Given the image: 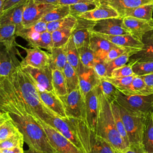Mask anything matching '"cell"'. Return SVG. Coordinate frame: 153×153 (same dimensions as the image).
Segmentation results:
<instances>
[{
	"label": "cell",
	"instance_id": "cell-3",
	"mask_svg": "<svg viewBox=\"0 0 153 153\" xmlns=\"http://www.w3.org/2000/svg\"><path fill=\"white\" fill-rule=\"evenodd\" d=\"M96 134L109 142L115 150L121 151L127 148L116 128L110 102L105 97L99 87Z\"/></svg>",
	"mask_w": 153,
	"mask_h": 153
},
{
	"label": "cell",
	"instance_id": "cell-54",
	"mask_svg": "<svg viewBox=\"0 0 153 153\" xmlns=\"http://www.w3.org/2000/svg\"><path fill=\"white\" fill-rule=\"evenodd\" d=\"M23 146H17L9 149H1L0 153H23Z\"/></svg>",
	"mask_w": 153,
	"mask_h": 153
},
{
	"label": "cell",
	"instance_id": "cell-23",
	"mask_svg": "<svg viewBox=\"0 0 153 153\" xmlns=\"http://www.w3.org/2000/svg\"><path fill=\"white\" fill-rule=\"evenodd\" d=\"M118 17L120 16L114 8L106 4L99 1V4L96 8L91 11L82 14L79 17L93 21H98L108 18Z\"/></svg>",
	"mask_w": 153,
	"mask_h": 153
},
{
	"label": "cell",
	"instance_id": "cell-13",
	"mask_svg": "<svg viewBox=\"0 0 153 153\" xmlns=\"http://www.w3.org/2000/svg\"><path fill=\"white\" fill-rule=\"evenodd\" d=\"M123 27L133 38L141 41L143 35L153 30V19L145 20L133 17L123 18Z\"/></svg>",
	"mask_w": 153,
	"mask_h": 153
},
{
	"label": "cell",
	"instance_id": "cell-31",
	"mask_svg": "<svg viewBox=\"0 0 153 153\" xmlns=\"http://www.w3.org/2000/svg\"><path fill=\"white\" fill-rule=\"evenodd\" d=\"M52 85L54 92L59 97H62L68 94L66 80L63 71L52 70Z\"/></svg>",
	"mask_w": 153,
	"mask_h": 153
},
{
	"label": "cell",
	"instance_id": "cell-7",
	"mask_svg": "<svg viewBox=\"0 0 153 153\" xmlns=\"http://www.w3.org/2000/svg\"><path fill=\"white\" fill-rule=\"evenodd\" d=\"M44 130L55 153H84L72 142L41 120H35Z\"/></svg>",
	"mask_w": 153,
	"mask_h": 153
},
{
	"label": "cell",
	"instance_id": "cell-60",
	"mask_svg": "<svg viewBox=\"0 0 153 153\" xmlns=\"http://www.w3.org/2000/svg\"><path fill=\"white\" fill-rule=\"evenodd\" d=\"M4 1H6V0H4Z\"/></svg>",
	"mask_w": 153,
	"mask_h": 153
},
{
	"label": "cell",
	"instance_id": "cell-53",
	"mask_svg": "<svg viewBox=\"0 0 153 153\" xmlns=\"http://www.w3.org/2000/svg\"><path fill=\"white\" fill-rule=\"evenodd\" d=\"M95 0H59L57 5H71L73 4H75L79 2H90L93 1Z\"/></svg>",
	"mask_w": 153,
	"mask_h": 153
},
{
	"label": "cell",
	"instance_id": "cell-28",
	"mask_svg": "<svg viewBox=\"0 0 153 153\" xmlns=\"http://www.w3.org/2000/svg\"><path fill=\"white\" fill-rule=\"evenodd\" d=\"M66 63L67 59L63 47H53L49 52L48 66L52 70L63 71Z\"/></svg>",
	"mask_w": 153,
	"mask_h": 153
},
{
	"label": "cell",
	"instance_id": "cell-5",
	"mask_svg": "<svg viewBox=\"0 0 153 153\" xmlns=\"http://www.w3.org/2000/svg\"><path fill=\"white\" fill-rule=\"evenodd\" d=\"M115 101L130 112L148 114L153 111V94L128 95L119 91Z\"/></svg>",
	"mask_w": 153,
	"mask_h": 153
},
{
	"label": "cell",
	"instance_id": "cell-10",
	"mask_svg": "<svg viewBox=\"0 0 153 153\" xmlns=\"http://www.w3.org/2000/svg\"><path fill=\"white\" fill-rule=\"evenodd\" d=\"M56 6L53 4L36 3L33 0H29L27 2L23 13V27L26 28L39 22Z\"/></svg>",
	"mask_w": 153,
	"mask_h": 153
},
{
	"label": "cell",
	"instance_id": "cell-8",
	"mask_svg": "<svg viewBox=\"0 0 153 153\" xmlns=\"http://www.w3.org/2000/svg\"><path fill=\"white\" fill-rule=\"evenodd\" d=\"M59 97L63 103L68 118L81 120L87 124L85 99L82 96L79 87L68 93L66 95Z\"/></svg>",
	"mask_w": 153,
	"mask_h": 153
},
{
	"label": "cell",
	"instance_id": "cell-39",
	"mask_svg": "<svg viewBox=\"0 0 153 153\" xmlns=\"http://www.w3.org/2000/svg\"><path fill=\"white\" fill-rule=\"evenodd\" d=\"M98 87L105 96V97L110 102L115 101L119 90L111 82L105 78H100Z\"/></svg>",
	"mask_w": 153,
	"mask_h": 153
},
{
	"label": "cell",
	"instance_id": "cell-46",
	"mask_svg": "<svg viewBox=\"0 0 153 153\" xmlns=\"http://www.w3.org/2000/svg\"><path fill=\"white\" fill-rule=\"evenodd\" d=\"M132 69L133 73L138 76L153 73V61L134 62Z\"/></svg>",
	"mask_w": 153,
	"mask_h": 153
},
{
	"label": "cell",
	"instance_id": "cell-56",
	"mask_svg": "<svg viewBox=\"0 0 153 153\" xmlns=\"http://www.w3.org/2000/svg\"><path fill=\"white\" fill-rule=\"evenodd\" d=\"M59 0H33L36 3H43V4H48L57 5L58 4Z\"/></svg>",
	"mask_w": 153,
	"mask_h": 153
},
{
	"label": "cell",
	"instance_id": "cell-15",
	"mask_svg": "<svg viewBox=\"0 0 153 153\" xmlns=\"http://www.w3.org/2000/svg\"><path fill=\"white\" fill-rule=\"evenodd\" d=\"M26 51V56L20 62V66H32L36 68H43L48 66L49 53L38 47L26 48L22 47Z\"/></svg>",
	"mask_w": 153,
	"mask_h": 153
},
{
	"label": "cell",
	"instance_id": "cell-16",
	"mask_svg": "<svg viewBox=\"0 0 153 153\" xmlns=\"http://www.w3.org/2000/svg\"><path fill=\"white\" fill-rule=\"evenodd\" d=\"M87 122L88 127L96 133L98 112V85L91 90L85 97Z\"/></svg>",
	"mask_w": 153,
	"mask_h": 153
},
{
	"label": "cell",
	"instance_id": "cell-38",
	"mask_svg": "<svg viewBox=\"0 0 153 153\" xmlns=\"http://www.w3.org/2000/svg\"><path fill=\"white\" fill-rule=\"evenodd\" d=\"M137 51H138L133 50L126 51L117 58L106 62L108 76H110L112 71L114 69L126 65L128 62L130 56Z\"/></svg>",
	"mask_w": 153,
	"mask_h": 153
},
{
	"label": "cell",
	"instance_id": "cell-2",
	"mask_svg": "<svg viewBox=\"0 0 153 153\" xmlns=\"http://www.w3.org/2000/svg\"><path fill=\"white\" fill-rule=\"evenodd\" d=\"M8 114L22 134L24 142L29 148L45 153H55L44 130L32 116L28 114Z\"/></svg>",
	"mask_w": 153,
	"mask_h": 153
},
{
	"label": "cell",
	"instance_id": "cell-4",
	"mask_svg": "<svg viewBox=\"0 0 153 153\" xmlns=\"http://www.w3.org/2000/svg\"><path fill=\"white\" fill-rule=\"evenodd\" d=\"M118 105L130 145L142 144L143 131L147 114L130 112L118 104Z\"/></svg>",
	"mask_w": 153,
	"mask_h": 153
},
{
	"label": "cell",
	"instance_id": "cell-59",
	"mask_svg": "<svg viewBox=\"0 0 153 153\" xmlns=\"http://www.w3.org/2000/svg\"><path fill=\"white\" fill-rule=\"evenodd\" d=\"M4 0H0V17L3 13V5L4 3Z\"/></svg>",
	"mask_w": 153,
	"mask_h": 153
},
{
	"label": "cell",
	"instance_id": "cell-6",
	"mask_svg": "<svg viewBox=\"0 0 153 153\" xmlns=\"http://www.w3.org/2000/svg\"><path fill=\"white\" fill-rule=\"evenodd\" d=\"M46 112L49 114V116L44 121V122L60 133L79 149L82 151L84 153H86L85 149L77 135L76 131L70 120L68 118H63L57 116L48 109H46Z\"/></svg>",
	"mask_w": 153,
	"mask_h": 153
},
{
	"label": "cell",
	"instance_id": "cell-21",
	"mask_svg": "<svg viewBox=\"0 0 153 153\" xmlns=\"http://www.w3.org/2000/svg\"><path fill=\"white\" fill-rule=\"evenodd\" d=\"M115 46L117 45L105 38L94 32H91L90 37L89 47L95 54L97 60L105 61L108 52Z\"/></svg>",
	"mask_w": 153,
	"mask_h": 153
},
{
	"label": "cell",
	"instance_id": "cell-9",
	"mask_svg": "<svg viewBox=\"0 0 153 153\" xmlns=\"http://www.w3.org/2000/svg\"><path fill=\"white\" fill-rule=\"evenodd\" d=\"M16 45V42L0 43V76L8 75L20 66Z\"/></svg>",
	"mask_w": 153,
	"mask_h": 153
},
{
	"label": "cell",
	"instance_id": "cell-32",
	"mask_svg": "<svg viewBox=\"0 0 153 153\" xmlns=\"http://www.w3.org/2000/svg\"><path fill=\"white\" fill-rule=\"evenodd\" d=\"M153 4H148L142 5L124 12L123 18L125 17H133L135 18L151 20L152 19Z\"/></svg>",
	"mask_w": 153,
	"mask_h": 153
},
{
	"label": "cell",
	"instance_id": "cell-11",
	"mask_svg": "<svg viewBox=\"0 0 153 153\" xmlns=\"http://www.w3.org/2000/svg\"><path fill=\"white\" fill-rule=\"evenodd\" d=\"M96 21L78 18L76 24L72 30L71 38L77 48L89 47L90 34Z\"/></svg>",
	"mask_w": 153,
	"mask_h": 153
},
{
	"label": "cell",
	"instance_id": "cell-19",
	"mask_svg": "<svg viewBox=\"0 0 153 153\" xmlns=\"http://www.w3.org/2000/svg\"><path fill=\"white\" fill-rule=\"evenodd\" d=\"M26 3L16 4L4 11L0 17V25H15L17 28L16 32L22 29L23 27L22 25L23 13Z\"/></svg>",
	"mask_w": 153,
	"mask_h": 153
},
{
	"label": "cell",
	"instance_id": "cell-49",
	"mask_svg": "<svg viewBox=\"0 0 153 153\" xmlns=\"http://www.w3.org/2000/svg\"><path fill=\"white\" fill-rule=\"evenodd\" d=\"M93 69L99 78H103L108 76L106 62L102 60H97L94 63Z\"/></svg>",
	"mask_w": 153,
	"mask_h": 153
},
{
	"label": "cell",
	"instance_id": "cell-27",
	"mask_svg": "<svg viewBox=\"0 0 153 153\" xmlns=\"http://www.w3.org/2000/svg\"><path fill=\"white\" fill-rule=\"evenodd\" d=\"M47 30V23L39 21L34 25L26 27H23L16 32V36H19L27 41L29 44L35 41L39 35Z\"/></svg>",
	"mask_w": 153,
	"mask_h": 153
},
{
	"label": "cell",
	"instance_id": "cell-50",
	"mask_svg": "<svg viewBox=\"0 0 153 153\" xmlns=\"http://www.w3.org/2000/svg\"><path fill=\"white\" fill-rule=\"evenodd\" d=\"M130 50H134V49H132V48H124V47H122L115 46V47L112 48L108 52V53L106 56L105 61L106 62L111 61V60L117 58V57L120 56V55H121L123 53H124L126 51ZM137 51H139V50H137Z\"/></svg>",
	"mask_w": 153,
	"mask_h": 153
},
{
	"label": "cell",
	"instance_id": "cell-36",
	"mask_svg": "<svg viewBox=\"0 0 153 153\" xmlns=\"http://www.w3.org/2000/svg\"><path fill=\"white\" fill-rule=\"evenodd\" d=\"M63 72L66 80L68 93L79 87L78 74L68 62L63 69Z\"/></svg>",
	"mask_w": 153,
	"mask_h": 153
},
{
	"label": "cell",
	"instance_id": "cell-29",
	"mask_svg": "<svg viewBox=\"0 0 153 153\" xmlns=\"http://www.w3.org/2000/svg\"><path fill=\"white\" fill-rule=\"evenodd\" d=\"M142 145L148 153H153V111L146 115Z\"/></svg>",
	"mask_w": 153,
	"mask_h": 153
},
{
	"label": "cell",
	"instance_id": "cell-30",
	"mask_svg": "<svg viewBox=\"0 0 153 153\" xmlns=\"http://www.w3.org/2000/svg\"><path fill=\"white\" fill-rule=\"evenodd\" d=\"M63 48L66 53L67 62L71 65L78 73L81 66V63L79 60L78 48L73 41L71 36L66 44L63 46Z\"/></svg>",
	"mask_w": 153,
	"mask_h": 153
},
{
	"label": "cell",
	"instance_id": "cell-58",
	"mask_svg": "<svg viewBox=\"0 0 153 153\" xmlns=\"http://www.w3.org/2000/svg\"><path fill=\"white\" fill-rule=\"evenodd\" d=\"M8 118V114L5 113L0 114V126Z\"/></svg>",
	"mask_w": 153,
	"mask_h": 153
},
{
	"label": "cell",
	"instance_id": "cell-17",
	"mask_svg": "<svg viewBox=\"0 0 153 153\" xmlns=\"http://www.w3.org/2000/svg\"><path fill=\"white\" fill-rule=\"evenodd\" d=\"M37 89L39 99L46 108L61 118H68L62 100L54 91Z\"/></svg>",
	"mask_w": 153,
	"mask_h": 153
},
{
	"label": "cell",
	"instance_id": "cell-52",
	"mask_svg": "<svg viewBox=\"0 0 153 153\" xmlns=\"http://www.w3.org/2000/svg\"><path fill=\"white\" fill-rule=\"evenodd\" d=\"M29 1V0H6L4 1L3 5V11H5V10L14 6L16 4L27 2Z\"/></svg>",
	"mask_w": 153,
	"mask_h": 153
},
{
	"label": "cell",
	"instance_id": "cell-1",
	"mask_svg": "<svg viewBox=\"0 0 153 153\" xmlns=\"http://www.w3.org/2000/svg\"><path fill=\"white\" fill-rule=\"evenodd\" d=\"M5 113L28 114L43 121L49 116L36 85L20 66L8 75L0 76V114Z\"/></svg>",
	"mask_w": 153,
	"mask_h": 153
},
{
	"label": "cell",
	"instance_id": "cell-51",
	"mask_svg": "<svg viewBox=\"0 0 153 153\" xmlns=\"http://www.w3.org/2000/svg\"><path fill=\"white\" fill-rule=\"evenodd\" d=\"M115 153H148L142 144L130 145L123 150H115Z\"/></svg>",
	"mask_w": 153,
	"mask_h": 153
},
{
	"label": "cell",
	"instance_id": "cell-33",
	"mask_svg": "<svg viewBox=\"0 0 153 153\" xmlns=\"http://www.w3.org/2000/svg\"><path fill=\"white\" fill-rule=\"evenodd\" d=\"M110 103H111V111H112V115L114 117L116 128L118 132L119 133V134H120V136L123 139L127 147H128L130 146V144H129L128 137L124 126V124L122 120L119 106L115 101L111 102H110Z\"/></svg>",
	"mask_w": 153,
	"mask_h": 153
},
{
	"label": "cell",
	"instance_id": "cell-34",
	"mask_svg": "<svg viewBox=\"0 0 153 153\" xmlns=\"http://www.w3.org/2000/svg\"><path fill=\"white\" fill-rule=\"evenodd\" d=\"M69 14V5H57L53 10L43 16L39 21L48 23L65 18Z\"/></svg>",
	"mask_w": 153,
	"mask_h": 153
},
{
	"label": "cell",
	"instance_id": "cell-41",
	"mask_svg": "<svg viewBox=\"0 0 153 153\" xmlns=\"http://www.w3.org/2000/svg\"><path fill=\"white\" fill-rule=\"evenodd\" d=\"M71 29H63L53 31L51 33L53 47H63L70 38L72 33Z\"/></svg>",
	"mask_w": 153,
	"mask_h": 153
},
{
	"label": "cell",
	"instance_id": "cell-44",
	"mask_svg": "<svg viewBox=\"0 0 153 153\" xmlns=\"http://www.w3.org/2000/svg\"><path fill=\"white\" fill-rule=\"evenodd\" d=\"M19 132L17 127L8 115V118L0 126V141Z\"/></svg>",
	"mask_w": 153,
	"mask_h": 153
},
{
	"label": "cell",
	"instance_id": "cell-26",
	"mask_svg": "<svg viewBox=\"0 0 153 153\" xmlns=\"http://www.w3.org/2000/svg\"><path fill=\"white\" fill-rule=\"evenodd\" d=\"M89 153H115V149L105 139L90 130Z\"/></svg>",
	"mask_w": 153,
	"mask_h": 153
},
{
	"label": "cell",
	"instance_id": "cell-35",
	"mask_svg": "<svg viewBox=\"0 0 153 153\" xmlns=\"http://www.w3.org/2000/svg\"><path fill=\"white\" fill-rule=\"evenodd\" d=\"M77 19L69 15L62 19L47 23V30L50 33L59 29H72L76 24Z\"/></svg>",
	"mask_w": 153,
	"mask_h": 153
},
{
	"label": "cell",
	"instance_id": "cell-22",
	"mask_svg": "<svg viewBox=\"0 0 153 153\" xmlns=\"http://www.w3.org/2000/svg\"><path fill=\"white\" fill-rule=\"evenodd\" d=\"M96 33L117 46L140 50L142 48L143 45L142 41L133 38L130 34L109 35L99 33Z\"/></svg>",
	"mask_w": 153,
	"mask_h": 153
},
{
	"label": "cell",
	"instance_id": "cell-25",
	"mask_svg": "<svg viewBox=\"0 0 153 153\" xmlns=\"http://www.w3.org/2000/svg\"><path fill=\"white\" fill-rule=\"evenodd\" d=\"M118 90L121 93L128 95L153 94V90L145 82L140 76L136 75L128 85Z\"/></svg>",
	"mask_w": 153,
	"mask_h": 153
},
{
	"label": "cell",
	"instance_id": "cell-43",
	"mask_svg": "<svg viewBox=\"0 0 153 153\" xmlns=\"http://www.w3.org/2000/svg\"><path fill=\"white\" fill-rule=\"evenodd\" d=\"M16 31L15 25H0V43L16 42Z\"/></svg>",
	"mask_w": 153,
	"mask_h": 153
},
{
	"label": "cell",
	"instance_id": "cell-45",
	"mask_svg": "<svg viewBox=\"0 0 153 153\" xmlns=\"http://www.w3.org/2000/svg\"><path fill=\"white\" fill-rule=\"evenodd\" d=\"M23 136L19 131L17 133L0 141V149L13 148L17 146H23Z\"/></svg>",
	"mask_w": 153,
	"mask_h": 153
},
{
	"label": "cell",
	"instance_id": "cell-47",
	"mask_svg": "<svg viewBox=\"0 0 153 153\" xmlns=\"http://www.w3.org/2000/svg\"><path fill=\"white\" fill-rule=\"evenodd\" d=\"M133 63L134 62L128 61V62L126 65L114 69L112 71L109 76L112 78H116L127 76L134 75L132 69Z\"/></svg>",
	"mask_w": 153,
	"mask_h": 153
},
{
	"label": "cell",
	"instance_id": "cell-48",
	"mask_svg": "<svg viewBox=\"0 0 153 153\" xmlns=\"http://www.w3.org/2000/svg\"><path fill=\"white\" fill-rule=\"evenodd\" d=\"M135 75H136L134 74V75L127 76L116 77V78L107 76L104 78H105L108 81L111 82L118 89H120V88H123V87H125L128 85L133 81Z\"/></svg>",
	"mask_w": 153,
	"mask_h": 153
},
{
	"label": "cell",
	"instance_id": "cell-40",
	"mask_svg": "<svg viewBox=\"0 0 153 153\" xmlns=\"http://www.w3.org/2000/svg\"><path fill=\"white\" fill-rule=\"evenodd\" d=\"M79 60L81 65L85 68H93L97 60L94 52L89 47H81L78 48Z\"/></svg>",
	"mask_w": 153,
	"mask_h": 153
},
{
	"label": "cell",
	"instance_id": "cell-57",
	"mask_svg": "<svg viewBox=\"0 0 153 153\" xmlns=\"http://www.w3.org/2000/svg\"><path fill=\"white\" fill-rule=\"evenodd\" d=\"M23 153H45L38 150H36L35 149H33L32 148H29V149L26 150V151H23Z\"/></svg>",
	"mask_w": 153,
	"mask_h": 153
},
{
	"label": "cell",
	"instance_id": "cell-20",
	"mask_svg": "<svg viewBox=\"0 0 153 153\" xmlns=\"http://www.w3.org/2000/svg\"><path fill=\"white\" fill-rule=\"evenodd\" d=\"M143 45L141 50L130 57L132 62L153 61V30L145 33L141 39Z\"/></svg>",
	"mask_w": 153,
	"mask_h": 153
},
{
	"label": "cell",
	"instance_id": "cell-18",
	"mask_svg": "<svg viewBox=\"0 0 153 153\" xmlns=\"http://www.w3.org/2000/svg\"><path fill=\"white\" fill-rule=\"evenodd\" d=\"M79 77V89L85 99L87 94L93 88L97 86L100 78L91 68H85L82 65L78 72Z\"/></svg>",
	"mask_w": 153,
	"mask_h": 153
},
{
	"label": "cell",
	"instance_id": "cell-24",
	"mask_svg": "<svg viewBox=\"0 0 153 153\" xmlns=\"http://www.w3.org/2000/svg\"><path fill=\"white\" fill-rule=\"evenodd\" d=\"M114 8L120 17L123 18L128 10L148 4H153V0H99Z\"/></svg>",
	"mask_w": 153,
	"mask_h": 153
},
{
	"label": "cell",
	"instance_id": "cell-55",
	"mask_svg": "<svg viewBox=\"0 0 153 153\" xmlns=\"http://www.w3.org/2000/svg\"><path fill=\"white\" fill-rule=\"evenodd\" d=\"M145 82L153 90V73L140 76Z\"/></svg>",
	"mask_w": 153,
	"mask_h": 153
},
{
	"label": "cell",
	"instance_id": "cell-14",
	"mask_svg": "<svg viewBox=\"0 0 153 153\" xmlns=\"http://www.w3.org/2000/svg\"><path fill=\"white\" fill-rule=\"evenodd\" d=\"M123 18L112 17L96 22L92 32L109 35H128V32L122 25Z\"/></svg>",
	"mask_w": 153,
	"mask_h": 153
},
{
	"label": "cell",
	"instance_id": "cell-12",
	"mask_svg": "<svg viewBox=\"0 0 153 153\" xmlns=\"http://www.w3.org/2000/svg\"><path fill=\"white\" fill-rule=\"evenodd\" d=\"M21 68L29 75L37 88L54 91L52 85V69L48 66L43 68H36L29 66Z\"/></svg>",
	"mask_w": 153,
	"mask_h": 153
},
{
	"label": "cell",
	"instance_id": "cell-37",
	"mask_svg": "<svg viewBox=\"0 0 153 153\" xmlns=\"http://www.w3.org/2000/svg\"><path fill=\"white\" fill-rule=\"evenodd\" d=\"M99 4V0L93 1L79 2L69 5L70 15L78 19L82 14L91 11L97 7Z\"/></svg>",
	"mask_w": 153,
	"mask_h": 153
},
{
	"label": "cell",
	"instance_id": "cell-42",
	"mask_svg": "<svg viewBox=\"0 0 153 153\" xmlns=\"http://www.w3.org/2000/svg\"><path fill=\"white\" fill-rule=\"evenodd\" d=\"M29 45L31 47L44 48L50 52L53 48L51 33L47 30L41 33L39 36Z\"/></svg>",
	"mask_w": 153,
	"mask_h": 153
}]
</instances>
